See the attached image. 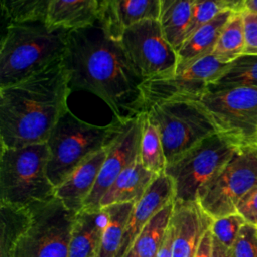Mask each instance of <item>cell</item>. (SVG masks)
I'll return each mask as SVG.
<instances>
[{
	"label": "cell",
	"instance_id": "obj_1",
	"mask_svg": "<svg viewBox=\"0 0 257 257\" xmlns=\"http://www.w3.org/2000/svg\"><path fill=\"white\" fill-rule=\"evenodd\" d=\"M62 64L71 89L98 96L119 121L146 111L142 90L145 80L120 42L112 39L98 20L68 31Z\"/></svg>",
	"mask_w": 257,
	"mask_h": 257
},
{
	"label": "cell",
	"instance_id": "obj_2",
	"mask_svg": "<svg viewBox=\"0 0 257 257\" xmlns=\"http://www.w3.org/2000/svg\"><path fill=\"white\" fill-rule=\"evenodd\" d=\"M62 61L23 80L0 87L1 148L46 143L69 109L71 92Z\"/></svg>",
	"mask_w": 257,
	"mask_h": 257
},
{
	"label": "cell",
	"instance_id": "obj_3",
	"mask_svg": "<svg viewBox=\"0 0 257 257\" xmlns=\"http://www.w3.org/2000/svg\"><path fill=\"white\" fill-rule=\"evenodd\" d=\"M0 257H68L76 213L56 197L26 209L0 206Z\"/></svg>",
	"mask_w": 257,
	"mask_h": 257
},
{
	"label": "cell",
	"instance_id": "obj_4",
	"mask_svg": "<svg viewBox=\"0 0 257 257\" xmlns=\"http://www.w3.org/2000/svg\"><path fill=\"white\" fill-rule=\"evenodd\" d=\"M68 31L45 20L8 23L0 47V87L62 61Z\"/></svg>",
	"mask_w": 257,
	"mask_h": 257
},
{
	"label": "cell",
	"instance_id": "obj_5",
	"mask_svg": "<svg viewBox=\"0 0 257 257\" xmlns=\"http://www.w3.org/2000/svg\"><path fill=\"white\" fill-rule=\"evenodd\" d=\"M124 122L113 118L105 125L92 124L68 109L46 142L49 149L47 174L52 185L57 187L84 161L108 148L121 132Z\"/></svg>",
	"mask_w": 257,
	"mask_h": 257
},
{
	"label": "cell",
	"instance_id": "obj_6",
	"mask_svg": "<svg viewBox=\"0 0 257 257\" xmlns=\"http://www.w3.org/2000/svg\"><path fill=\"white\" fill-rule=\"evenodd\" d=\"M46 143L20 148H1L0 206L26 209L55 197L48 178Z\"/></svg>",
	"mask_w": 257,
	"mask_h": 257
},
{
	"label": "cell",
	"instance_id": "obj_7",
	"mask_svg": "<svg viewBox=\"0 0 257 257\" xmlns=\"http://www.w3.org/2000/svg\"><path fill=\"white\" fill-rule=\"evenodd\" d=\"M146 111L160 134L167 165L218 133L209 114L194 99L160 101L151 104Z\"/></svg>",
	"mask_w": 257,
	"mask_h": 257
},
{
	"label": "cell",
	"instance_id": "obj_8",
	"mask_svg": "<svg viewBox=\"0 0 257 257\" xmlns=\"http://www.w3.org/2000/svg\"><path fill=\"white\" fill-rule=\"evenodd\" d=\"M240 147L215 133L167 165L164 173L173 181L174 203L197 202L200 189L226 166Z\"/></svg>",
	"mask_w": 257,
	"mask_h": 257
},
{
	"label": "cell",
	"instance_id": "obj_9",
	"mask_svg": "<svg viewBox=\"0 0 257 257\" xmlns=\"http://www.w3.org/2000/svg\"><path fill=\"white\" fill-rule=\"evenodd\" d=\"M257 186V144L242 146L198 192L197 203L212 219L236 212L240 200Z\"/></svg>",
	"mask_w": 257,
	"mask_h": 257
},
{
	"label": "cell",
	"instance_id": "obj_10",
	"mask_svg": "<svg viewBox=\"0 0 257 257\" xmlns=\"http://www.w3.org/2000/svg\"><path fill=\"white\" fill-rule=\"evenodd\" d=\"M197 100L217 132L239 146L257 144V87L207 90Z\"/></svg>",
	"mask_w": 257,
	"mask_h": 257
},
{
	"label": "cell",
	"instance_id": "obj_11",
	"mask_svg": "<svg viewBox=\"0 0 257 257\" xmlns=\"http://www.w3.org/2000/svg\"><path fill=\"white\" fill-rule=\"evenodd\" d=\"M118 41L144 80L176 71L177 50L166 38L158 19L130 26Z\"/></svg>",
	"mask_w": 257,
	"mask_h": 257
},
{
	"label": "cell",
	"instance_id": "obj_12",
	"mask_svg": "<svg viewBox=\"0 0 257 257\" xmlns=\"http://www.w3.org/2000/svg\"><path fill=\"white\" fill-rule=\"evenodd\" d=\"M228 64L210 54L186 69L145 80L142 90L146 109L153 103L165 100L198 99Z\"/></svg>",
	"mask_w": 257,
	"mask_h": 257
},
{
	"label": "cell",
	"instance_id": "obj_13",
	"mask_svg": "<svg viewBox=\"0 0 257 257\" xmlns=\"http://www.w3.org/2000/svg\"><path fill=\"white\" fill-rule=\"evenodd\" d=\"M142 113L124 122L121 132L107 150L96 183L82 210H99V202L115 179L140 159Z\"/></svg>",
	"mask_w": 257,
	"mask_h": 257
},
{
	"label": "cell",
	"instance_id": "obj_14",
	"mask_svg": "<svg viewBox=\"0 0 257 257\" xmlns=\"http://www.w3.org/2000/svg\"><path fill=\"white\" fill-rule=\"evenodd\" d=\"M172 202H174L173 181L168 175L162 173L157 176L142 199L136 203L116 257H124L145 226L159 211Z\"/></svg>",
	"mask_w": 257,
	"mask_h": 257
},
{
	"label": "cell",
	"instance_id": "obj_15",
	"mask_svg": "<svg viewBox=\"0 0 257 257\" xmlns=\"http://www.w3.org/2000/svg\"><path fill=\"white\" fill-rule=\"evenodd\" d=\"M173 257H195L202 237L211 228L213 219L197 202L174 203Z\"/></svg>",
	"mask_w": 257,
	"mask_h": 257
},
{
	"label": "cell",
	"instance_id": "obj_16",
	"mask_svg": "<svg viewBox=\"0 0 257 257\" xmlns=\"http://www.w3.org/2000/svg\"><path fill=\"white\" fill-rule=\"evenodd\" d=\"M160 0H109L98 13L105 32L118 40L130 26L147 19H159Z\"/></svg>",
	"mask_w": 257,
	"mask_h": 257
},
{
	"label": "cell",
	"instance_id": "obj_17",
	"mask_svg": "<svg viewBox=\"0 0 257 257\" xmlns=\"http://www.w3.org/2000/svg\"><path fill=\"white\" fill-rule=\"evenodd\" d=\"M108 148L92 155L55 187V197L68 210L76 214L82 210L86 198L96 183Z\"/></svg>",
	"mask_w": 257,
	"mask_h": 257
},
{
	"label": "cell",
	"instance_id": "obj_18",
	"mask_svg": "<svg viewBox=\"0 0 257 257\" xmlns=\"http://www.w3.org/2000/svg\"><path fill=\"white\" fill-rule=\"evenodd\" d=\"M106 220L103 208L78 212L71 230L68 257H96Z\"/></svg>",
	"mask_w": 257,
	"mask_h": 257
},
{
	"label": "cell",
	"instance_id": "obj_19",
	"mask_svg": "<svg viewBox=\"0 0 257 257\" xmlns=\"http://www.w3.org/2000/svg\"><path fill=\"white\" fill-rule=\"evenodd\" d=\"M234 11L225 9L213 20L196 30L177 50L176 71L188 68L201 58L212 54L220 33Z\"/></svg>",
	"mask_w": 257,
	"mask_h": 257
},
{
	"label": "cell",
	"instance_id": "obj_20",
	"mask_svg": "<svg viewBox=\"0 0 257 257\" xmlns=\"http://www.w3.org/2000/svg\"><path fill=\"white\" fill-rule=\"evenodd\" d=\"M157 176L139 159L115 179L101 198L99 208L119 203H138Z\"/></svg>",
	"mask_w": 257,
	"mask_h": 257
},
{
	"label": "cell",
	"instance_id": "obj_21",
	"mask_svg": "<svg viewBox=\"0 0 257 257\" xmlns=\"http://www.w3.org/2000/svg\"><path fill=\"white\" fill-rule=\"evenodd\" d=\"M97 20L94 0H51L46 22L71 30L91 25Z\"/></svg>",
	"mask_w": 257,
	"mask_h": 257
},
{
	"label": "cell",
	"instance_id": "obj_22",
	"mask_svg": "<svg viewBox=\"0 0 257 257\" xmlns=\"http://www.w3.org/2000/svg\"><path fill=\"white\" fill-rule=\"evenodd\" d=\"M191 14L190 0H160L158 20L166 38L176 50L185 41Z\"/></svg>",
	"mask_w": 257,
	"mask_h": 257
},
{
	"label": "cell",
	"instance_id": "obj_23",
	"mask_svg": "<svg viewBox=\"0 0 257 257\" xmlns=\"http://www.w3.org/2000/svg\"><path fill=\"white\" fill-rule=\"evenodd\" d=\"M135 205L136 203H119L103 207L107 220L96 257H116Z\"/></svg>",
	"mask_w": 257,
	"mask_h": 257
},
{
	"label": "cell",
	"instance_id": "obj_24",
	"mask_svg": "<svg viewBox=\"0 0 257 257\" xmlns=\"http://www.w3.org/2000/svg\"><path fill=\"white\" fill-rule=\"evenodd\" d=\"M174 212V202L165 206L145 226L131 250L135 257H156L166 236Z\"/></svg>",
	"mask_w": 257,
	"mask_h": 257
},
{
	"label": "cell",
	"instance_id": "obj_25",
	"mask_svg": "<svg viewBox=\"0 0 257 257\" xmlns=\"http://www.w3.org/2000/svg\"><path fill=\"white\" fill-rule=\"evenodd\" d=\"M257 87V54L243 53L231 61L224 71L209 84L207 90L233 87Z\"/></svg>",
	"mask_w": 257,
	"mask_h": 257
},
{
	"label": "cell",
	"instance_id": "obj_26",
	"mask_svg": "<svg viewBox=\"0 0 257 257\" xmlns=\"http://www.w3.org/2000/svg\"><path fill=\"white\" fill-rule=\"evenodd\" d=\"M140 161L156 175L164 173L167 166L160 134L147 111L142 113Z\"/></svg>",
	"mask_w": 257,
	"mask_h": 257
},
{
	"label": "cell",
	"instance_id": "obj_27",
	"mask_svg": "<svg viewBox=\"0 0 257 257\" xmlns=\"http://www.w3.org/2000/svg\"><path fill=\"white\" fill-rule=\"evenodd\" d=\"M245 52V33L242 12H233L224 25L212 54L230 63Z\"/></svg>",
	"mask_w": 257,
	"mask_h": 257
},
{
	"label": "cell",
	"instance_id": "obj_28",
	"mask_svg": "<svg viewBox=\"0 0 257 257\" xmlns=\"http://www.w3.org/2000/svg\"><path fill=\"white\" fill-rule=\"evenodd\" d=\"M50 4L51 0H1V9L9 23L46 21Z\"/></svg>",
	"mask_w": 257,
	"mask_h": 257
},
{
	"label": "cell",
	"instance_id": "obj_29",
	"mask_svg": "<svg viewBox=\"0 0 257 257\" xmlns=\"http://www.w3.org/2000/svg\"><path fill=\"white\" fill-rule=\"evenodd\" d=\"M191 1V21L186 34L189 38L196 30L213 20L218 14L228 9L222 0H190Z\"/></svg>",
	"mask_w": 257,
	"mask_h": 257
},
{
	"label": "cell",
	"instance_id": "obj_30",
	"mask_svg": "<svg viewBox=\"0 0 257 257\" xmlns=\"http://www.w3.org/2000/svg\"><path fill=\"white\" fill-rule=\"evenodd\" d=\"M247 222L239 213L213 219L211 231L213 237L228 249H231L242 226Z\"/></svg>",
	"mask_w": 257,
	"mask_h": 257
},
{
	"label": "cell",
	"instance_id": "obj_31",
	"mask_svg": "<svg viewBox=\"0 0 257 257\" xmlns=\"http://www.w3.org/2000/svg\"><path fill=\"white\" fill-rule=\"evenodd\" d=\"M230 253L231 257H257V227L248 223L243 225Z\"/></svg>",
	"mask_w": 257,
	"mask_h": 257
},
{
	"label": "cell",
	"instance_id": "obj_32",
	"mask_svg": "<svg viewBox=\"0 0 257 257\" xmlns=\"http://www.w3.org/2000/svg\"><path fill=\"white\" fill-rule=\"evenodd\" d=\"M244 33H245V52L257 54V13L242 11Z\"/></svg>",
	"mask_w": 257,
	"mask_h": 257
},
{
	"label": "cell",
	"instance_id": "obj_33",
	"mask_svg": "<svg viewBox=\"0 0 257 257\" xmlns=\"http://www.w3.org/2000/svg\"><path fill=\"white\" fill-rule=\"evenodd\" d=\"M239 213L248 224L257 227V186L245 195L236 207Z\"/></svg>",
	"mask_w": 257,
	"mask_h": 257
},
{
	"label": "cell",
	"instance_id": "obj_34",
	"mask_svg": "<svg viewBox=\"0 0 257 257\" xmlns=\"http://www.w3.org/2000/svg\"><path fill=\"white\" fill-rule=\"evenodd\" d=\"M195 257H213V234L211 228L202 237Z\"/></svg>",
	"mask_w": 257,
	"mask_h": 257
},
{
	"label": "cell",
	"instance_id": "obj_35",
	"mask_svg": "<svg viewBox=\"0 0 257 257\" xmlns=\"http://www.w3.org/2000/svg\"><path fill=\"white\" fill-rule=\"evenodd\" d=\"M173 242H174V226L172 224V221H170L164 242L156 257H173Z\"/></svg>",
	"mask_w": 257,
	"mask_h": 257
},
{
	"label": "cell",
	"instance_id": "obj_36",
	"mask_svg": "<svg viewBox=\"0 0 257 257\" xmlns=\"http://www.w3.org/2000/svg\"><path fill=\"white\" fill-rule=\"evenodd\" d=\"M213 257H231L230 249L213 237Z\"/></svg>",
	"mask_w": 257,
	"mask_h": 257
},
{
	"label": "cell",
	"instance_id": "obj_37",
	"mask_svg": "<svg viewBox=\"0 0 257 257\" xmlns=\"http://www.w3.org/2000/svg\"><path fill=\"white\" fill-rule=\"evenodd\" d=\"M228 9H231L235 12L244 11L245 0H222Z\"/></svg>",
	"mask_w": 257,
	"mask_h": 257
},
{
	"label": "cell",
	"instance_id": "obj_38",
	"mask_svg": "<svg viewBox=\"0 0 257 257\" xmlns=\"http://www.w3.org/2000/svg\"><path fill=\"white\" fill-rule=\"evenodd\" d=\"M244 11L257 13V0H245Z\"/></svg>",
	"mask_w": 257,
	"mask_h": 257
},
{
	"label": "cell",
	"instance_id": "obj_39",
	"mask_svg": "<svg viewBox=\"0 0 257 257\" xmlns=\"http://www.w3.org/2000/svg\"><path fill=\"white\" fill-rule=\"evenodd\" d=\"M109 0H94L95 4H96V7H97V11L98 13L103 9V7L106 5V3L108 2Z\"/></svg>",
	"mask_w": 257,
	"mask_h": 257
},
{
	"label": "cell",
	"instance_id": "obj_40",
	"mask_svg": "<svg viewBox=\"0 0 257 257\" xmlns=\"http://www.w3.org/2000/svg\"><path fill=\"white\" fill-rule=\"evenodd\" d=\"M124 257H135V255H134V253L132 251H128Z\"/></svg>",
	"mask_w": 257,
	"mask_h": 257
}]
</instances>
